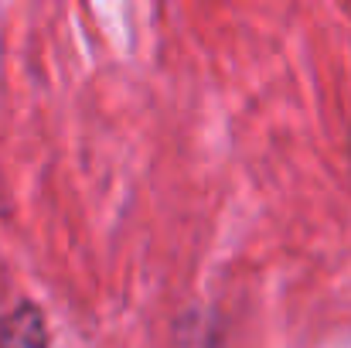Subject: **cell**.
Segmentation results:
<instances>
[{"mask_svg": "<svg viewBox=\"0 0 351 348\" xmlns=\"http://www.w3.org/2000/svg\"><path fill=\"white\" fill-rule=\"evenodd\" d=\"M0 348H48L45 318L34 304L21 301L0 308Z\"/></svg>", "mask_w": 351, "mask_h": 348, "instance_id": "obj_1", "label": "cell"}]
</instances>
